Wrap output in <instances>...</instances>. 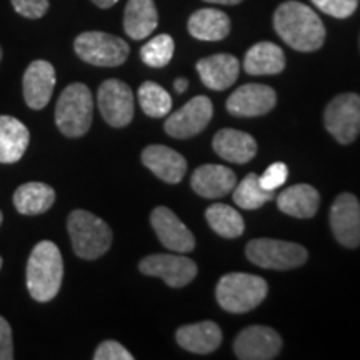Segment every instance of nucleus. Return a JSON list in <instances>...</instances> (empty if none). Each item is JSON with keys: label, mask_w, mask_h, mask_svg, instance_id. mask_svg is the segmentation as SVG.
Returning <instances> with one entry per match:
<instances>
[{"label": "nucleus", "mask_w": 360, "mask_h": 360, "mask_svg": "<svg viewBox=\"0 0 360 360\" xmlns=\"http://www.w3.org/2000/svg\"><path fill=\"white\" fill-rule=\"evenodd\" d=\"M188 32L192 37L205 42L222 40L231 32V19L217 8H200L188 19Z\"/></svg>", "instance_id": "393cba45"}, {"label": "nucleus", "mask_w": 360, "mask_h": 360, "mask_svg": "<svg viewBox=\"0 0 360 360\" xmlns=\"http://www.w3.org/2000/svg\"><path fill=\"white\" fill-rule=\"evenodd\" d=\"M67 231L75 255L84 260L102 257L112 245L109 225L87 210H74L67 219Z\"/></svg>", "instance_id": "7ed1b4c3"}, {"label": "nucleus", "mask_w": 360, "mask_h": 360, "mask_svg": "<svg viewBox=\"0 0 360 360\" xmlns=\"http://www.w3.org/2000/svg\"><path fill=\"white\" fill-rule=\"evenodd\" d=\"M2 264H4V260H2V257H0V269H2Z\"/></svg>", "instance_id": "a19ab883"}, {"label": "nucleus", "mask_w": 360, "mask_h": 360, "mask_svg": "<svg viewBox=\"0 0 360 360\" xmlns=\"http://www.w3.org/2000/svg\"><path fill=\"white\" fill-rule=\"evenodd\" d=\"M94 98L87 85L70 84L57 101L56 124L65 137H82L92 125Z\"/></svg>", "instance_id": "20e7f679"}, {"label": "nucleus", "mask_w": 360, "mask_h": 360, "mask_svg": "<svg viewBox=\"0 0 360 360\" xmlns=\"http://www.w3.org/2000/svg\"><path fill=\"white\" fill-rule=\"evenodd\" d=\"M64 278V260L58 247L51 240H42L30 252L27 260V290L37 302H51L58 294Z\"/></svg>", "instance_id": "f03ea898"}, {"label": "nucleus", "mask_w": 360, "mask_h": 360, "mask_svg": "<svg viewBox=\"0 0 360 360\" xmlns=\"http://www.w3.org/2000/svg\"><path fill=\"white\" fill-rule=\"evenodd\" d=\"M150 224L159 240L169 250L186 254L195 249V238L177 215L167 207H157L150 214Z\"/></svg>", "instance_id": "4468645a"}, {"label": "nucleus", "mask_w": 360, "mask_h": 360, "mask_svg": "<svg viewBox=\"0 0 360 360\" xmlns=\"http://www.w3.org/2000/svg\"><path fill=\"white\" fill-rule=\"evenodd\" d=\"M197 72L205 87L225 90L237 80L240 64L231 53H217L197 62Z\"/></svg>", "instance_id": "6ab92c4d"}, {"label": "nucleus", "mask_w": 360, "mask_h": 360, "mask_svg": "<svg viewBox=\"0 0 360 360\" xmlns=\"http://www.w3.org/2000/svg\"><path fill=\"white\" fill-rule=\"evenodd\" d=\"M187 85H188V82H187V79H177V80H175L174 87H175V90H177V92H179V94H182V92H186Z\"/></svg>", "instance_id": "4c0bfd02"}, {"label": "nucleus", "mask_w": 360, "mask_h": 360, "mask_svg": "<svg viewBox=\"0 0 360 360\" xmlns=\"http://www.w3.org/2000/svg\"><path fill=\"white\" fill-rule=\"evenodd\" d=\"M75 53L90 65L117 67L129 57V45L105 32H84L74 42Z\"/></svg>", "instance_id": "0eeeda50"}, {"label": "nucleus", "mask_w": 360, "mask_h": 360, "mask_svg": "<svg viewBox=\"0 0 360 360\" xmlns=\"http://www.w3.org/2000/svg\"><path fill=\"white\" fill-rule=\"evenodd\" d=\"M175 337L180 347L193 354H210L222 344V332L217 323L210 321L180 327Z\"/></svg>", "instance_id": "4be33fe9"}, {"label": "nucleus", "mask_w": 360, "mask_h": 360, "mask_svg": "<svg viewBox=\"0 0 360 360\" xmlns=\"http://www.w3.org/2000/svg\"><path fill=\"white\" fill-rule=\"evenodd\" d=\"M274 29L283 42L299 52H314L326 40L321 17L302 2L289 0L274 13Z\"/></svg>", "instance_id": "f257e3e1"}, {"label": "nucleus", "mask_w": 360, "mask_h": 360, "mask_svg": "<svg viewBox=\"0 0 360 360\" xmlns=\"http://www.w3.org/2000/svg\"><path fill=\"white\" fill-rule=\"evenodd\" d=\"M207 222L214 232L225 238H237L245 231V224L242 215L231 205L214 204L205 212Z\"/></svg>", "instance_id": "cd10ccee"}, {"label": "nucleus", "mask_w": 360, "mask_h": 360, "mask_svg": "<svg viewBox=\"0 0 360 360\" xmlns=\"http://www.w3.org/2000/svg\"><path fill=\"white\" fill-rule=\"evenodd\" d=\"M250 262L262 269L289 270L305 264L309 254L302 245L276 238H255L245 247Z\"/></svg>", "instance_id": "423d86ee"}, {"label": "nucleus", "mask_w": 360, "mask_h": 360, "mask_svg": "<svg viewBox=\"0 0 360 360\" xmlns=\"http://www.w3.org/2000/svg\"><path fill=\"white\" fill-rule=\"evenodd\" d=\"M101 114L110 127H125L134 119L132 89L122 80L110 79L101 85L97 94Z\"/></svg>", "instance_id": "1a4fd4ad"}, {"label": "nucleus", "mask_w": 360, "mask_h": 360, "mask_svg": "<svg viewBox=\"0 0 360 360\" xmlns=\"http://www.w3.org/2000/svg\"><path fill=\"white\" fill-rule=\"evenodd\" d=\"M29 142V129L19 119L0 115V164L19 162L24 157Z\"/></svg>", "instance_id": "412c9836"}, {"label": "nucleus", "mask_w": 360, "mask_h": 360, "mask_svg": "<svg viewBox=\"0 0 360 360\" xmlns=\"http://www.w3.org/2000/svg\"><path fill=\"white\" fill-rule=\"evenodd\" d=\"M159 24L154 0H129L124 12L125 34L134 40H142L150 35Z\"/></svg>", "instance_id": "b1692460"}, {"label": "nucleus", "mask_w": 360, "mask_h": 360, "mask_svg": "<svg viewBox=\"0 0 360 360\" xmlns=\"http://www.w3.org/2000/svg\"><path fill=\"white\" fill-rule=\"evenodd\" d=\"M174 49V39L167 34H160L143 45L141 49V57L143 64L154 67V69H160V67H165L172 60Z\"/></svg>", "instance_id": "7c9ffc66"}, {"label": "nucleus", "mask_w": 360, "mask_h": 360, "mask_svg": "<svg viewBox=\"0 0 360 360\" xmlns=\"http://www.w3.org/2000/svg\"><path fill=\"white\" fill-rule=\"evenodd\" d=\"M17 13L27 19H40L49 11V0H12Z\"/></svg>", "instance_id": "f704fd0d"}, {"label": "nucleus", "mask_w": 360, "mask_h": 360, "mask_svg": "<svg viewBox=\"0 0 360 360\" xmlns=\"http://www.w3.org/2000/svg\"><path fill=\"white\" fill-rule=\"evenodd\" d=\"M2 220H4V215H2V210H0V225H2Z\"/></svg>", "instance_id": "ea45409f"}, {"label": "nucleus", "mask_w": 360, "mask_h": 360, "mask_svg": "<svg viewBox=\"0 0 360 360\" xmlns=\"http://www.w3.org/2000/svg\"><path fill=\"white\" fill-rule=\"evenodd\" d=\"M143 165L167 184H179L187 172V162L179 152L165 146H148L142 152Z\"/></svg>", "instance_id": "f3484780"}, {"label": "nucleus", "mask_w": 360, "mask_h": 360, "mask_svg": "<svg viewBox=\"0 0 360 360\" xmlns=\"http://www.w3.org/2000/svg\"><path fill=\"white\" fill-rule=\"evenodd\" d=\"M24 98L34 110H42L51 102L56 89V69L47 60H34L24 74Z\"/></svg>", "instance_id": "dca6fc26"}, {"label": "nucleus", "mask_w": 360, "mask_h": 360, "mask_svg": "<svg viewBox=\"0 0 360 360\" xmlns=\"http://www.w3.org/2000/svg\"><path fill=\"white\" fill-rule=\"evenodd\" d=\"M287 175H289V170H287V165L282 164V162H276L270 167L265 170V172L260 175V186L267 191H277L278 187H282L285 184Z\"/></svg>", "instance_id": "473e14b6"}, {"label": "nucleus", "mask_w": 360, "mask_h": 360, "mask_svg": "<svg viewBox=\"0 0 360 360\" xmlns=\"http://www.w3.org/2000/svg\"><path fill=\"white\" fill-rule=\"evenodd\" d=\"M276 102V92L269 85L245 84L227 98V110L237 117H257L269 114Z\"/></svg>", "instance_id": "2eb2a0df"}, {"label": "nucleus", "mask_w": 360, "mask_h": 360, "mask_svg": "<svg viewBox=\"0 0 360 360\" xmlns=\"http://www.w3.org/2000/svg\"><path fill=\"white\" fill-rule=\"evenodd\" d=\"M323 122L340 143H352L360 134V96L342 94L327 105Z\"/></svg>", "instance_id": "6e6552de"}, {"label": "nucleus", "mask_w": 360, "mask_h": 360, "mask_svg": "<svg viewBox=\"0 0 360 360\" xmlns=\"http://www.w3.org/2000/svg\"><path fill=\"white\" fill-rule=\"evenodd\" d=\"M13 359V339L12 328L6 319L0 317V360Z\"/></svg>", "instance_id": "c9c22d12"}, {"label": "nucleus", "mask_w": 360, "mask_h": 360, "mask_svg": "<svg viewBox=\"0 0 360 360\" xmlns=\"http://www.w3.org/2000/svg\"><path fill=\"white\" fill-rule=\"evenodd\" d=\"M282 349V339L269 327H247L237 335L233 350L240 360H270L276 359Z\"/></svg>", "instance_id": "ddd939ff"}, {"label": "nucleus", "mask_w": 360, "mask_h": 360, "mask_svg": "<svg viewBox=\"0 0 360 360\" xmlns=\"http://www.w3.org/2000/svg\"><path fill=\"white\" fill-rule=\"evenodd\" d=\"M214 107L210 98L204 96L193 97L182 109L170 114L165 120V132L175 139H188L200 134L210 119H212Z\"/></svg>", "instance_id": "9b49d317"}, {"label": "nucleus", "mask_w": 360, "mask_h": 360, "mask_svg": "<svg viewBox=\"0 0 360 360\" xmlns=\"http://www.w3.org/2000/svg\"><path fill=\"white\" fill-rule=\"evenodd\" d=\"M92 2L96 4L97 7H101V8H109L112 6H115V4L119 2V0H92Z\"/></svg>", "instance_id": "e433bc0d"}, {"label": "nucleus", "mask_w": 360, "mask_h": 360, "mask_svg": "<svg viewBox=\"0 0 360 360\" xmlns=\"http://www.w3.org/2000/svg\"><path fill=\"white\" fill-rule=\"evenodd\" d=\"M330 227L337 242L355 249L360 245V202L354 193H340L330 209Z\"/></svg>", "instance_id": "f8f14e48"}, {"label": "nucleus", "mask_w": 360, "mask_h": 360, "mask_svg": "<svg viewBox=\"0 0 360 360\" xmlns=\"http://www.w3.org/2000/svg\"><path fill=\"white\" fill-rule=\"evenodd\" d=\"M96 360H132L134 355L124 347L122 344L115 340H105L98 345L96 354H94Z\"/></svg>", "instance_id": "72a5a7b5"}, {"label": "nucleus", "mask_w": 360, "mask_h": 360, "mask_svg": "<svg viewBox=\"0 0 360 360\" xmlns=\"http://www.w3.org/2000/svg\"><path fill=\"white\" fill-rule=\"evenodd\" d=\"M0 60H2V49H0Z\"/></svg>", "instance_id": "79ce46f5"}, {"label": "nucleus", "mask_w": 360, "mask_h": 360, "mask_svg": "<svg viewBox=\"0 0 360 360\" xmlns=\"http://www.w3.org/2000/svg\"><path fill=\"white\" fill-rule=\"evenodd\" d=\"M236 184V174L224 165H202L192 174V188L204 199H220L231 193Z\"/></svg>", "instance_id": "a211bd4d"}, {"label": "nucleus", "mask_w": 360, "mask_h": 360, "mask_svg": "<svg viewBox=\"0 0 360 360\" xmlns=\"http://www.w3.org/2000/svg\"><path fill=\"white\" fill-rule=\"evenodd\" d=\"M319 11L335 19H347L359 6V0H310Z\"/></svg>", "instance_id": "2f4dec72"}, {"label": "nucleus", "mask_w": 360, "mask_h": 360, "mask_svg": "<svg viewBox=\"0 0 360 360\" xmlns=\"http://www.w3.org/2000/svg\"><path fill=\"white\" fill-rule=\"evenodd\" d=\"M285 67V56L278 45L272 42H259L247 51L244 69L250 75H276Z\"/></svg>", "instance_id": "a878e982"}, {"label": "nucleus", "mask_w": 360, "mask_h": 360, "mask_svg": "<svg viewBox=\"0 0 360 360\" xmlns=\"http://www.w3.org/2000/svg\"><path fill=\"white\" fill-rule=\"evenodd\" d=\"M214 150L224 160L232 164H247L257 154V142L240 130L222 129L214 137Z\"/></svg>", "instance_id": "aec40b11"}, {"label": "nucleus", "mask_w": 360, "mask_h": 360, "mask_svg": "<svg viewBox=\"0 0 360 360\" xmlns=\"http://www.w3.org/2000/svg\"><path fill=\"white\" fill-rule=\"evenodd\" d=\"M204 2H210V4H224V6H237V4H240L242 0H204Z\"/></svg>", "instance_id": "58836bf2"}, {"label": "nucleus", "mask_w": 360, "mask_h": 360, "mask_svg": "<svg viewBox=\"0 0 360 360\" xmlns=\"http://www.w3.org/2000/svg\"><path fill=\"white\" fill-rule=\"evenodd\" d=\"M267 295V282L250 274L233 272L220 278L215 297L220 307L232 314H244L262 304Z\"/></svg>", "instance_id": "39448f33"}, {"label": "nucleus", "mask_w": 360, "mask_h": 360, "mask_svg": "<svg viewBox=\"0 0 360 360\" xmlns=\"http://www.w3.org/2000/svg\"><path fill=\"white\" fill-rule=\"evenodd\" d=\"M274 199V191H267L260 186L257 174H249L238 186L233 187V202L247 210L260 209L264 204Z\"/></svg>", "instance_id": "c85d7f7f"}, {"label": "nucleus", "mask_w": 360, "mask_h": 360, "mask_svg": "<svg viewBox=\"0 0 360 360\" xmlns=\"http://www.w3.org/2000/svg\"><path fill=\"white\" fill-rule=\"evenodd\" d=\"M56 202V191L44 182H27L13 193V205L22 215L47 212Z\"/></svg>", "instance_id": "bb28decb"}, {"label": "nucleus", "mask_w": 360, "mask_h": 360, "mask_svg": "<svg viewBox=\"0 0 360 360\" xmlns=\"http://www.w3.org/2000/svg\"><path fill=\"white\" fill-rule=\"evenodd\" d=\"M321 204V195L312 186L297 184L278 193L277 205L283 214L297 219L314 217Z\"/></svg>", "instance_id": "5701e85b"}, {"label": "nucleus", "mask_w": 360, "mask_h": 360, "mask_svg": "<svg viewBox=\"0 0 360 360\" xmlns=\"http://www.w3.org/2000/svg\"><path fill=\"white\" fill-rule=\"evenodd\" d=\"M139 103L148 117H164L172 109V98L155 82H143L139 89Z\"/></svg>", "instance_id": "c756f323"}, {"label": "nucleus", "mask_w": 360, "mask_h": 360, "mask_svg": "<svg viewBox=\"0 0 360 360\" xmlns=\"http://www.w3.org/2000/svg\"><path fill=\"white\" fill-rule=\"evenodd\" d=\"M139 269L143 276L159 277L169 287L180 289L191 283L197 276V265L193 260L182 255L154 254L141 260Z\"/></svg>", "instance_id": "9d476101"}]
</instances>
